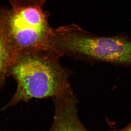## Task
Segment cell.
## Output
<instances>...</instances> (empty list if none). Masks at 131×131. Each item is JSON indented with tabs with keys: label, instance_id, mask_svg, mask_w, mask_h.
I'll return each instance as SVG.
<instances>
[{
	"label": "cell",
	"instance_id": "2",
	"mask_svg": "<svg viewBox=\"0 0 131 131\" xmlns=\"http://www.w3.org/2000/svg\"><path fill=\"white\" fill-rule=\"evenodd\" d=\"M47 48L60 57L131 66V37L124 34L99 35L72 24L53 28Z\"/></svg>",
	"mask_w": 131,
	"mask_h": 131
},
{
	"label": "cell",
	"instance_id": "1",
	"mask_svg": "<svg viewBox=\"0 0 131 131\" xmlns=\"http://www.w3.org/2000/svg\"><path fill=\"white\" fill-rule=\"evenodd\" d=\"M60 57L47 50H35L14 55L8 69L17 89L4 110L32 99L53 98L71 86V73L60 63Z\"/></svg>",
	"mask_w": 131,
	"mask_h": 131
},
{
	"label": "cell",
	"instance_id": "3",
	"mask_svg": "<svg viewBox=\"0 0 131 131\" xmlns=\"http://www.w3.org/2000/svg\"><path fill=\"white\" fill-rule=\"evenodd\" d=\"M50 13L37 6L12 7L0 4V24L13 56L19 52L47 49L52 31Z\"/></svg>",
	"mask_w": 131,
	"mask_h": 131
},
{
	"label": "cell",
	"instance_id": "4",
	"mask_svg": "<svg viewBox=\"0 0 131 131\" xmlns=\"http://www.w3.org/2000/svg\"><path fill=\"white\" fill-rule=\"evenodd\" d=\"M52 99L54 115L49 131H90L81 121L78 101L71 86Z\"/></svg>",
	"mask_w": 131,
	"mask_h": 131
},
{
	"label": "cell",
	"instance_id": "6",
	"mask_svg": "<svg viewBox=\"0 0 131 131\" xmlns=\"http://www.w3.org/2000/svg\"><path fill=\"white\" fill-rule=\"evenodd\" d=\"M118 131H131V121L125 128Z\"/></svg>",
	"mask_w": 131,
	"mask_h": 131
},
{
	"label": "cell",
	"instance_id": "5",
	"mask_svg": "<svg viewBox=\"0 0 131 131\" xmlns=\"http://www.w3.org/2000/svg\"><path fill=\"white\" fill-rule=\"evenodd\" d=\"M13 54L0 24V89L5 85Z\"/></svg>",
	"mask_w": 131,
	"mask_h": 131
},
{
	"label": "cell",
	"instance_id": "7",
	"mask_svg": "<svg viewBox=\"0 0 131 131\" xmlns=\"http://www.w3.org/2000/svg\"></svg>",
	"mask_w": 131,
	"mask_h": 131
}]
</instances>
